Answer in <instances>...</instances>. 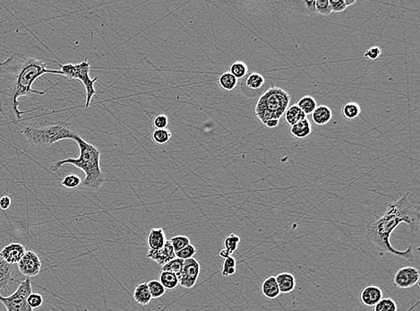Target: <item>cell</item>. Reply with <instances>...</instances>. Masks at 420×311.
<instances>
[{
  "label": "cell",
  "instance_id": "obj_1",
  "mask_svg": "<svg viewBox=\"0 0 420 311\" xmlns=\"http://www.w3.org/2000/svg\"><path fill=\"white\" fill-rule=\"evenodd\" d=\"M45 74L61 75V72L48 69L44 61L19 54H13L0 62V113L8 123H18L23 114L34 110L21 111L19 98L44 95L47 91L35 90L33 84Z\"/></svg>",
  "mask_w": 420,
  "mask_h": 311
},
{
  "label": "cell",
  "instance_id": "obj_2",
  "mask_svg": "<svg viewBox=\"0 0 420 311\" xmlns=\"http://www.w3.org/2000/svg\"><path fill=\"white\" fill-rule=\"evenodd\" d=\"M404 224L409 232L415 234L419 230V207L410 194H403L397 201L391 203L386 212L377 220L367 225V238L382 253H389L409 262L415 261L412 245L404 251L395 250L390 242V237L395 228Z\"/></svg>",
  "mask_w": 420,
  "mask_h": 311
},
{
  "label": "cell",
  "instance_id": "obj_3",
  "mask_svg": "<svg viewBox=\"0 0 420 311\" xmlns=\"http://www.w3.org/2000/svg\"><path fill=\"white\" fill-rule=\"evenodd\" d=\"M74 140L79 147V156L77 158H67L54 163L50 166V171H58L63 165L70 164L78 168L84 172L85 177L82 180L80 189L91 191L100 190L105 182L106 178L100 166L101 151L95 145L88 143L77 135Z\"/></svg>",
  "mask_w": 420,
  "mask_h": 311
},
{
  "label": "cell",
  "instance_id": "obj_4",
  "mask_svg": "<svg viewBox=\"0 0 420 311\" xmlns=\"http://www.w3.org/2000/svg\"><path fill=\"white\" fill-rule=\"evenodd\" d=\"M68 120L59 124H51L49 126H28L21 131L26 144L30 147H49L59 141L72 139L78 135L73 131L67 123Z\"/></svg>",
  "mask_w": 420,
  "mask_h": 311
},
{
  "label": "cell",
  "instance_id": "obj_5",
  "mask_svg": "<svg viewBox=\"0 0 420 311\" xmlns=\"http://www.w3.org/2000/svg\"><path fill=\"white\" fill-rule=\"evenodd\" d=\"M290 97L283 89L273 86L261 95L255 105L254 112L258 119L265 125L270 119H279L288 109Z\"/></svg>",
  "mask_w": 420,
  "mask_h": 311
},
{
  "label": "cell",
  "instance_id": "obj_6",
  "mask_svg": "<svg viewBox=\"0 0 420 311\" xmlns=\"http://www.w3.org/2000/svg\"><path fill=\"white\" fill-rule=\"evenodd\" d=\"M90 70H91V63L88 62L85 58L81 61L78 64L60 65L61 76H66L70 79H78L83 83V86L86 91V100H85V109H88L91 104V99L96 94L94 84L97 82L98 77L91 79L90 77Z\"/></svg>",
  "mask_w": 420,
  "mask_h": 311
},
{
  "label": "cell",
  "instance_id": "obj_7",
  "mask_svg": "<svg viewBox=\"0 0 420 311\" xmlns=\"http://www.w3.org/2000/svg\"><path fill=\"white\" fill-rule=\"evenodd\" d=\"M31 292L30 279L27 277L24 281L19 282L18 288L10 296L0 294V302L8 311H35L27 303V298Z\"/></svg>",
  "mask_w": 420,
  "mask_h": 311
},
{
  "label": "cell",
  "instance_id": "obj_8",
  "mask_svg": "<svg viewBox=\"0 0 420 311\" xmlns=\"http://www.w3.org/2000/svg\"><path fill=\"white\" fill-rule=\"evenodd\" d=\"M201 266L196 258L184 260L179 285L186 289L193 288L200 275Z\"/></svg>",
  "mask_w": 420,
  "mask_h": 311
},
{
  "label": "cell",
  "instance_id": "obj_9",
  "mask_svg": "<svg viewBox=\"0 0 420 311\" xmlns=\"http://www.w3.org/2000/svg\"><path fill=\"white\" fill-rule=\"evenodd\" d=\"M17 265L20 273L28 278L38 275L42 269L41 258L34 251H26Z\"/></svg>",
  "mask_w": 420,
  "mask_h": 311
},
{
  "label": "cell",
  "instance_id": "obj_10",
  "mask_svg": "<svg viewBox=\"0 0 420 311\" xmlns=\"http://www.w3.org/2000/svg\"><path fill=\"white\" fill-rule=\"evenodd\" d=\"M419 281V272L416 267L405 266L394 275V285L401 289L411 288Z\"/></svg>",
  "mask_w": 420,
  "mask_h": 311
},
{
  "label": "cell",
  "instance_id": "obj_11",
  "mask_svg": "<svg viewBox=\"0 0 420 311\" xmlns=\"http://www.w3.org/2000/svg\"><path fill=\"white\" fill-rule=\"evenodd\" d=\"M174 248L171 245V240H167L163 248L158 251L149 250L147 253L148 258L152 259V261L155 262L158 266H161L166 265L168 262L171 261L172 259L176 258Z\"/></svg>",
  "mask_w": 420,
  "mask_h": 311
},
{
  "label": "cell",
  "instance_id": "obj_12",
  "mask_svg": "<svg viewBox=\"0 0 420 311\" xmlns=\"http://www.w3.org/2000/svg\"><path fill=\"white\" fill-rule=\"evenodd\" d=\"M25 252H26L25 247L22 244L10 243L0 251V256L2 257L5 261L13 266L15 264L19 263L20 260L25 254Z\"/></svg>",
  "mask_w": 420,
  "mask_h": 311
},
{
  "label": "cell",
  "instance_id": "obj_13",
  "mask_svg": "<svg viewBox=\"0 0 420 311\" xmlns=\"http://www.w3.org/2000/svg\"><path fill=\"white\" fill-rule=\"evenodd\" d=\"M382 299V291L375 285H368L361 291L360 301L367 307H375Z\"/></svg>",
  "mask_w": 420,
  "mask_h": 311
},
{
  "label": "cell",
  "instance_id": "obj_14",
  "mask_svg": "<svg viewBox=\"0 0 420 311\" xmlns=\"http://www.w3.org/2000/svg\"><path fill=\"white\" fill-rule=\"evenodd\" d=\"M166 241V235L161 228H152L148 234L147 244L149 250H160Z\"/></svg>",
  "mask_w": 420,
  "mask_h": 311
},
{
  "label": "cell",
  "instance_id": "obj_15",
  "mask_svg": "<svg viewBox=\"0 0 420 311\" xmlns=\"http://www.w3.org/2000/svg\"><path fill=\"white\" fill-rule=\"evenodd\" d=\"M280 293L288 294L293 292L296 287L295 277L289 273H280L275 277Z\"/></svg>",
  "mask_w": 420,
  "mask_h": 311
},
{
  "label": "cell",
  "instance_id": "obj_16",
  "mask_svg": "<svg viewBox=\"0 0 420 311\" xmlns=\"http://www.w3.org/2000/svg\"><path fill=\"white\" fill-rule=\"evenodd\" d=\"M311 117L315 125H326L333 118V112L328 107L320 105L314 109V111L311 114Z\"/></svg>",
  "mask_w": 420,
  "mask_h": 311
},
{
  "label": "cell",
  "instance_id": "obj_17",
  "mask_svg": "<svg viewBox=\"0 0 420 311\" xmlns=\"http://www.w3.org/2000/svg\"><path fill=\"white\" fill-rule=\"evenodd\" d=\"M261 291L262 294L266 298L271 300L276 299L277 297L280 295V292L275 277L270 276L266 278L262 284Z\"/></svg>",
  "mask_w": 420,
  "mask_h": 311
},
{
  "label": "cell",
  "instance_id": "obj_18",
  "mask_svg": "<svg viewBox=\"0 0 420 311\" xmlns=\"http://www.w3.org/2000/svg\"><path fill=\"white\" fill-rule=\"evenodd\" d=\"M283 115L285 121L290 127L307 118V115L299 109L297 104L288 106Z\"/></svg>",
  "mask_w": 420,
  "mask_h": 311
},
{
  "label": "cell",
  "instance_id": "obj_19",
  "mask_svg": "<svg viewBox=\"0 0 420 311\" xmlns=\"http://www.w3.org/2000/svg\"><path fill=\"white\" fill-rule=\"evenodd\" d=\"M13 266L0 256V291L8 288L13 275Z\"/></svg>",
  "mask_w": 420,
  "mask_h": 311
},
{
  "label": "cell",
  "instance_id": "obj_20",
  "mask_svg": "<svg viewBox=\"0 0 420 311\" xmlns=\"http://www.w3.org/2000/svg\"><path fill=\"white\" fill-rule=\"evenodd\" d=\"M311 133H312L311 124L307 118L290 127V134L298 139L307 138Z\"/></svg>",
  "mask_w": 420,
  "mask_h": 311
},
{
  "label": "cell",
  "instance_id": "obj_21",
  "mask_svg": "<svg viewBox=\"0 0 420 311\" xmlns=\"http://www.w3.org/2000/svg\"><path fill=\"white\" fill-rule=\"evenodd\" d=\"M134 299L137 303L143 305V306L148 305L151 302L152 298L146 283H143V284L137 285L134 292Z\"/></svg>",
  "mask_w": 420,
  "mask_h": 311
},
{
  "label": "cell",
  "instance_id": "obj_22",
  "mask_svg": "<svg viewBox=\"0 0 420 311\" xmlns=\"http://www.w3.org/2000/svg\"><path fill=\"white\" fill-rule=\"evenodd\" d=\"M159 282L163 287L168 290H175L179 285V279L175 273L161 271L159 273Z\"/></svg>",
  "mask_w": 420,
  "mask_h": 311
},
{
  "label": "cell",
  "instance_id": "obj_23",
  "mask_svg": "<svg viewBox=\"0 0 420 311\" xmlns=\"http://www.w3.org/2000/svg\"><path fill=\"white\" fill-rule=\"evenodd\" d=\"M218 84L224 91H232L238 84V79L231 73L225 72L219 76Z\"/></svg>",
  "mask_w": 420,
  "mask_h": 311
},
{
  "label": "cell",
  "instance_id": "obj_24",
  "mask_svg": "<svg viewBox=\"0 0 420 311\" xmlns=\"http://www.w3.org/2000/svg\"><path fill=\"white\" fill-rule=\"evenodd\" d=\"M297 105L307 116V115H311L312 112L314 111V109L317 107L315 100L309 95L304 96L303 98L299 100L298 103H297Z\"/></svg>",
  "mask_w": 420,
  "mask_h": 311
},
{
  "label": "cell",
  "instance_id": "obj_25",
  "mask_svg": "<svg viewBox=\"0 0 420 311\" xmlns=\"http://www.w3.org/2000/svg\"><path fill=\"white\" fill-rule=\"evenodd\" d=\"M183 265H184V260L180 259V258H176L171 260V261L168 262L166 265L161 266V271H166V272L175 273L179 279L181 276Z\"/></svg>",
  "mask_w": 420,
  "mask_h": 311
},
{
  "label": "cell",
  "instance_id": "obj_26",
  "mask_svg": "<svg viewBox=\"0 0 420 311\" xmlns=\"http://www.w3.org/2000/svg\"><path fill=\"white\" fill-rule=\"evenodd\" d=\"M172 137V134L168 129H155L152 133V140L158 145L168 144Z\"/></svg>",
  "mask_w": 420,
  "mask_h": 311
},
{
  "label": "cell",
  "instance_id": "obj_27",
  "mask_svg": "<svg viewBox=\"0 0 420 311\" xmlns=\"http://www.w3.org/2000/svg\"><path fill=\"white\" fill-rule=\"evenodd\" d=\"M341 113L347 119H354L360 116L361 113V108L358 103H348L343 106Z\"/></svg>",
  "mask_w": 420,
  "mask_h": 311
},
{
  "label": "cell",
  "instance_id": "obj_28",
  "mask_svg": "<svg viewBox=\"0 0 420 311\" xmlns=\"http://www.w3.org/2000/svg\"><path fill=\"white\" fill-rule=\"evenodd\" d=\"M265 84L264 76L258 73H252L246 78V84L247 87L252 90H258Z\"/></svg>",
  "mask_w": 420,
  "mask_h": 311
},
{
  "label": "cell",
  "instance_id": "obj_29",
  "mask_svg": "<svg viewBox=\"0 0 420 311\" xmlns=\"http://www.w3.org/2000/svg\"><path fill=\"white\" fill-rule=\"evenodd\" d=\"M247 71H248L247 66L241 61L234 62L230 67V73L232 76H234L237 79H241L243 77H245L246 74H247Z\"/></svg>",
  "mask_w": 420,
  "mask_h": 311
},
{
  "label": "cell",
  "instance_id": "obj_30",
  "mask_svg": "<svg viewBox=\"0 0 420 311\" xmlns=\"http://www.w3.org/2000/svg\"><path fill=\"white\" fill-rule=\"evenodd\" d=\"M148 288L152 299H158L165 294L166 289L159 283V280H151L147 283Z\"/></svg>",
  "mask_w": 420,
  "mask_h": 311
},
{
  "label": "cell",
  "instance_id": "obj_31",
  "mask_svg": "<svg viewBox=\"0 0 420 311\" xmlns=\"http://www.w3.org/2000/svg\"><path fill=\"white\" fill-rule=\"evenodd\" d=\"M240 242V237L236 234H230L228 235L223 240L224 248L231 255L234 253L235 251L238 250L239 244Z\"/></svg>",
  "mask_w": 420,
  "mask_h": 311
},
{
  "label": "cell",
  "instance_id": "obj_32",
  "mask_svg": "<svg viewBox=\"0 0 420 311\" xmlns=\"http://www.w3.org/2000/svg\"><path fill=\"white\" fill-rule=\"evenodd\" d=\"M62 186L69 190H76L79 189L82 184V179L79 176L76 174L67 175L61 181Z\"/></svg>",
  "mask_w": 420,
  "mask_h": 311
},
{
  "label": "cell",
  "instance_id": "obj_33",
  "mask_svg": "<svg viewBox=\"0 0 420 311\" xmlns=\"http://www.w3.org/2000/svg\"><path fill=\"white\" fill-rule=\"evenodd\" d=\"M236 267H237V261L232 256L224 259L222 264V270H221V275L222 276H231L236 273Z\"/></svg>",
  "mask_w": 420,
  "mask_h": 311
},
{
  "label": "cell",
  "instance_id": "obj_34",
  "mask_svg": "<svg viewBox=\"0 0 420 311\" xmlns=\"http://www.w3.org/2000/svg\"><path fill=\"white\" fill-rule=\"evenodd\" d=\"M374 311H397V304L391 298H384L375 305Z\"/></svg>",
  "mask_w": 420,
  "mask_h": 311
},
{
  "label": "cell",
  "instance_id": "obj_35",
  "mask_svg": "<svg viewBox=\"0 0 420 311\" xmlns=\"http://www.w3.org/2000/svg\"><path fill=\"white\" fill-rule=\"evenodd\" d=\"M170 240H171L172 247L174 248L175 252H178L182 248H184V247L191 244L189 238L186 237V236H175V237H172Z\"/></svg>",
  "mask_w": 420,
  "mask_h": 311
},
{
  "label": "cell",
  "instance_id": "obj_36",
  "mask_svg": "<svg viewBox=\"0 0 420 311\" xmlns=\"http://www.w3.org/2000/svg\"><path fill=\"white\" fill-rule=\"evenodd\" d=\"M176 254V258H180L183 260H186L189 258H193L195 255L197 254V248L192 244H189L188 246L182 248L180 251H178L175 253Z\"/></svg>",
  "mask_w": 420,
  "mask_h": 311
},
{
  "label": "cell",
  "instance_id": "obj_37",
  "mask_svg": "<svg viewBox=\"0 0 420 311\" xmlns=\"http://www.w3.org/2000/svg\"><path fill=\"white\" fill-rule=\"evenodd\" d=\"M315 10L318 15H330L332 13V10L329 0H315Z\"/></svg>",
  "mask_w": 420,
  "mask_h": 311
},
{
  "label": "cell",
  "instance_id": "obj_38",
  "mask_svg": "<svg viewBox=\"0 0 420 311\" xmlns=\"http://www.w3.org/2000/svg\"><path fill=\"white\" fill-rule=\"evenodd\" d=\"M27 303L33 309L38 308L43 303V297L42 296V294L37 293V292H35V293L31 292L27 298Z\"/></svg>",
  "mask_w": 420,
  "mask_h": 311
},
{
  "label": "cell",
  "instance_id": "obj_39",
  "mask_svg": "<svg viewBox=\"0 0 420 311\" xmlns=\"http://www.w3.org/2000/svg\"><path fill=\"white\" fill-rule=\"evenodd\" d=\"M168 124H169V118L164 114H159L153 120V126L157 129H167Z\"/></svg>",
  "mask_w": 420,
  "mask_h": 311
},
{
  "label": "cell",
  "instance_id": "obj_40",
  "mask_svg": "<svg viewBox=\"0 0 420 311\" xmlns=\"http://www.w3.org/2000/svg\"><path fill=\"white\" fill-rule=\"evenodd\" d=\"M381 53H382V51L380 50V48L376 47V46H374V47L369 48V49L366 51V53L364 54V57H365V58H367V59L375 60V59H377V58L380 57Z\"/></svg>",
  "mask_w": 420,
  "mask_h": 311
},
{
  "label": "cell",
  "instance_id": "obj_41",
  "mask_svg": "<svg viewBox=\"0 0 420 311\" xmlns=\"http://www.w3.org/2000/svg\"><path fill=\"white\" fill-rule=\"evenodd\" d=\"M329 3L332 12H335V13L343 12L347 8L344 0H329Z\"/></svg>",
  "mask_w": 420,
  "mask_h": 311
},
{
  "label": "cell",
  "instance_id": "obj_42",
  "mask_svg": "<svg viewBox=\"0 0 420 311\" xmlns=\"http://www.w3.org/2000/svg\"><path fill=\"white\" fill-rule=\"evenodd\" d=\"M11 205V199L8 196H4L0 198V208L2 210H8Z\"/></svg>",
  "mask_w": 420,
  "mask_h": 311
},
{
  "label": "cell",
  "instance_id": "obj_43",
  "mask_svg": "<svg viewBox=\"0 0 420 311\" xmlns=\"http://www.w3.org/2000/svg\"><path fill=\"white\" fill-rule=\"evenodd\" d=\"M304 5H305V7L307 8V11L309 12V13L313 14V15L316 14V10H315V0H313V1H305Z\"/></svg>",
  "mask_w": 420,
  "mask_h": 311
},
{
  "label": "cell",
  "instance_id": "obj_44",
  "mask_svg": "<svg viewBox=\"0 0 420 311\" xmlns=\"http://www.w3.org/2000/svg\"><path fill=\"white\" fill-rule=\"evenodd\" d=\"M279 121H280L279 119H270L265 123V125L269 129H274V128H276L277 126L279 125Z\"/></svg>",
  "mask_w": 420,
  "mask_h": 311
},
{
  "label": "cell",
  "instance_id": "obj_45",
  "mask_svg": "<svg viewBox=\"0 0 420 311\" xmlns=\"http://www.w3.org/2000/svg\"><path fill=\"white\" fill-rule=\"evenodd\" d=\"M219 256H220V258H224V259H225V258H229V257H231V254H230V253H229V252H228V251H226L225 248H223V250H221V251H220V253H219Z\"/></svg>",
  "mask_w": 420,
  "mask_h": 311
},
{
  "label": "cell",
  "instance_id": "obj_46",
  "mask_svg": "<svg viewBox=\"0 0 420 311\" xmlns=\"http://www.w3.org/2000/svg\"><path fill=\"white\" fill-rule=\"evenodd\" d=\"M345 5H346V7L348 8L349 6H352V5L356 4V0H352V1H348V0H344Z\"/></svg>",
  "mask_w": 420,
  "mask_h": 311
}]
</instances>
